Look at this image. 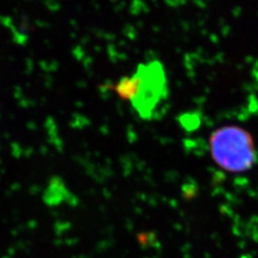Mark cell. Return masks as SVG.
I'll use <instances>...</instances> for the list:
<instances>
[{
    "instance_id": "7a4b0ae2",
    "label": "cell",
    "mask_w": 258,
    "mask_h": 258,
    "mask_svg": "<svg viewBox=\"0 0 258 258\" xmlns=\"http://www.w3.org/2000/svg\"><path fill=\"white\" fill-rule=\"evenodd\" d=\"M209 144L212 160L225 171L246 172L257 162L254 140L239 125L228 124L213 130Z\"/></svg>"
},
{
    "instance_id": "6da1fadb",
    "label": "cell",
    "mask_w": 258,
    "mask_h": 258,
    "mask_svg": "<svg viewBox=\"0 0 258 258\" xmlns=\"http://www.w3.org/2000/svg\"><path fill=\"white\" fill-rule=\"evenodd\" d=\"M112 89L142 118H150L167 94L165 67L157 60L141 63L135 72L113 84Z\"/></svg>"
}]
</instances>
